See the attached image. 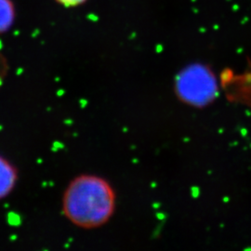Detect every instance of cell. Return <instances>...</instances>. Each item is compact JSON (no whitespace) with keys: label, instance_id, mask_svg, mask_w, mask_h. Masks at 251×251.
<instances>
[{"label":"cell","instance_id":"1","mask_svg":"<svg viewBox=\"0 0 251 251\" xmlns=\"http://www.w3.org/2000/svg\"><path fill=\"white\" fill-rule=\"evenodd\" d=\"M116 208V193L106 179L81 175L63 195V214L75 225L91 229L106 224Z\"/></svg>","mask_w":251,"mask_h":251},{"label":"cell","instance_id":"4","mask_svg":"<svg viewBox=\"0 0 251 251\" xmlns=\"http://www.w3.org/2000/svg\"><path fill=\"white\" fill-rule=\"evenodd\" d=\"M15 19L16 9L12 0H0V35L9 31Z\"/></svg>","mask_w":251,"mask_h":251},{"label":"cell","instance_id":"5","mask_svg":"<svg viewBox=\"0 0 251 251\" xmlns=\"http://www.w3.org/2000/svg\"><path fill=\"white\" fill-rule=\"evenodd\" d=\"M59 5L65 8H75L83 5L88 0H55Z\"/></svg>","mask_w":251,"mask_h":251},{"label":"cell","instance_id":"3","mask_svg":"<svg viewBox=\"0 0 251 251\" xmlns=\"http://www.w3.org/2000/svg\"><path fill=\"white\" fill-rule=\"evenodd\" d=\"M18 179L15 167L0 156V199L8 197L14 188Z\"/></svg>","mask_w":251,"mask_h":251},{"label":"cell","instance_id":"2","mask_svg":"<svg viewBox=\"0 0 251 251\" xmlns=\"http://www.w3.org/2000/svg\"><path fill=\"white\" fill-rule=\"evenodd\" d=\"M176 94L181 101L194 107H205L218 96L219 88L214 73L201 63L186 66L175 79Z\"/></svg>","mask_w":251,"mask_h":251}]
</instances>
